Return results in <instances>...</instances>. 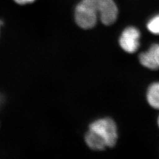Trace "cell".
Wrapping results in <instances>:
<instances>
[{
    "mask_svg": "<svg viewBox=\"0 0 159 159\" xmlns=\"http://www.w3.org/2000/svg\"><path fill=\"white\" fill-rule=\"evenodd\" d=\"M98 17L106 25L116 22L118 17V8L113 0H93Z\"/></svg>",
    "mask_w": 159,
    "mask_h": 159,
    "instance_id": "obj_3",
    "label": "cell"
},
{
    "mask_svg": "<svg viewBox=\"0 0 159 159\" xmlns=\"http://www.w3.org/2000/svg\"><path fill=\"white\" fill-rule=\"evenodd\" d=\"M75 20L81 29L88 30L96 25L98 12L93 0H82L75 10Z\"/></svg>",
    "mask_w": 159,
    "mask_h": 159,
    "instance_id": "obj_1",
    "label": "cell"
},
{
    "mask_svg": "<svg viewBox=\"0 0 159 159\" xmlns=\"http://www.w3.org/2000/svg\"><path fill=\"white\" fill-rule=\"evenodd\" d=\"M2 102V98H1V97L0 96V104Z\"/></svg>",
    "mask_w": 159,
    "mask_h": 159,
    "instance_id": "obj_11",
    "label": "cell"
},
{
    "mask_svg": "<svg viewBox=\"0 0 159 159\" xmlns=\"http://www.w3.org/2000/svg\"><path fill=\"white\" fill-rule=\"evenodd\" d=\"M147 28L151 33L159 35V14L152 17L148 21Z\"/></svg>",
    "mask_w": 159,
    "mask_h": 159,
    "instance_id": "obj_8",
    "label": "cell"
},
{
    "mask_svg": "<svg viewBox=\"0 0 159 159\" xmlns=\"http://www.w3.org/2000/svg\"><path fill=\"white\" fill-rule=\"evenodd\" d=\"M147 100L152 107L159 110V82L154 83L149 86Z\"/></svg>",
    "mask_w": 159,
    "mask_h": 159,
    "instance_id": "obj_7",
    "label": "cell"
},
{
    "mask_svg": "<svg viewBox=\"0 0 159 159\" xmlns=\"http://www.w3.org/2000/svg\"><path fill=\"white\" fill-rule=\"evenodd\" d=\"M140 33L134 27H129L123 31L120 37V46L128 53H134L140 46Z\"/></svg>",
    "mask_w": 159,
    "mask_h": 159,
    "instance_id": "obj_4",
    "label": "cell"
},
{
    "mask_svg": "<svg viewBox=\"0 0 159 159\" xmlns=\"http://www.w3.org/2000/svg\"><path fill=\"white\" fill-rule=\"evenodd\" d=\"M85 141L87 146L94 150H103L107 147L102 137L90 130L85 134Z\"/></svg>",
    "mask_w": 159,
    "mask_h": 159,
    "instance_id": "obj_6",
    "label": "cell"
},
{
    "mask_svg": "<svg viewBox=\"0 0 159 159\" xmlns=\"http://www.w3.org/2000/svg\"><path fill=\"white\" fill-rule=\"evenodd\" d=\"M142 65L146 68L157 70L159 69V44H154L148 51L142 52L139 56Z\"/></svg>",
    "mask_w": 159,
    "mask_h": 159,
    "instance_id": "obj_5",
    "label": "cell"
},
{
    "mask_svg": "<svg viewBox=\"0 0 159 159\" xmlns=\"http://www.w3.org/2000/svg\"><path fill=\"white\" fill-rule=\"evenodd\" d=\"M35 0H14V1L20 5H25L34 2Z\"/></svg>",
    "mask_w": 159,
    "mask_h": 159,
    "instance_id": "obj_9",
    "label": "cell"
},
{
    "mask_svg": "<svg viewBox=\"0 0 159 159\" xmlns=\"http://www.w3.org/2000/svg\"><path fill=\"white\" fill-rule=\"evenodd\" d=\"M158 125H159V119H158Z\"/></svg>",
    "mask_w": 159,
    "mask_h": 159,
    "instance_id": "obj_12",
    "label": "cell"
},
{
    "mask_svg": "<svg viewBox=\"0 0 159 159\" xmlns=\"http://www.w3.org/2000/svg\"><path fill=\"white\" fill-rule=\"evenodd\" d=\"M2 24H3V22H2L1 20H0V27H1V26L2 25Z\"/></svg>",
    "mask_w": 159,
    "mask_h": 159,
    "instance_id": "obj_10",
    "label": "cell"
},
{
    "mask_svg": "<svg viewBox=\"0 0 159 159\" xmlns=\"http://www.w3.org/2000/svg\"><path fill=\"white\" fill-rule=\"evenodd\" d=\"M89 130L102 137L107 147L112 148L115 146L117 140V130L113 120L110 119L97 120L90 125Z\"/></svg>",
    "mask_w": 159,
    "mask_h": 159,
    "instance_id": "obj_2",
    "label": "cell"
}]
</instances>
